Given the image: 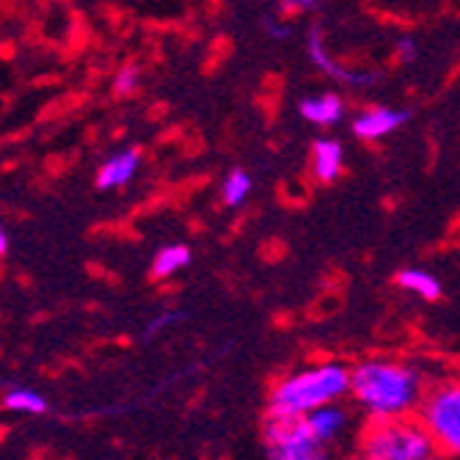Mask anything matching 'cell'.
<instances>
[{"label":"cell","instance_id":"44dd1931","mask_svg":"<svg viewBox=\"0 0 460 460\" xmlns=\"http://www.w3.org/2000/svg\"><path fill=\"white\" fill-rule=\"evenodd\" d=\"M6 251V234H4V229H0V254Z\"/></svg>","mask_w":460,"mask_h":460},{"label":"cell","instance_id":"ffe728a7","mask_svg":"<svg viewBox=\"0 0 460 460\" xmlns=\"http://www.w3.org/2000/svg\"><path fill=\"white\" fill-rule=\"evenodd\" d=\"M289 6H296V9H314L320 0H287Z\"/></svg>","mask_w":460,"mask_h":460},{"label":"cell","instance_id":"5b68a950","mask_svg":"<svg viewBox=\"0 0 460 460\" xmlns=\"http://www.w3.org/2000/svg\"><path fill=\"white\" fill-rule=\"evenodd\" d=\"M265 449L270 460H331L328 447L320 444L304 420L265 422Z\"/></svg>","mask_w":460,"mask_h":460},{"label":"cell","instance_id":"7a4b0ae2","mask_svg":"<svg viewBox=\"0 0 460 460\" xmlns=\"http://www.w3.org/2000/svg\"><path fill=\"white\" fill-rule=\"evenodd\" d=\"M350 394V369L337 361L306 367L284 378L268 402L270 420H304L320 405L340 402Z\"/></svg>","mask_w":460,"mask_h":460},{"label":"cell","instance_id":"4fadbf2b","mask_svg":"<svg viewBox=\"0 0 460 460\" xmlns=\"http://www.w3.org/2000/svg\"><path fill=\"white\" fill-rule=\"evenodd\" d=\"M188 262H190V251L185 245H169V248H163L160 254L155 257L152 276L155 279H165V276L177 273L180 268H185Z\"/></svg>","mask_w":460,"mask_h":460},{"label":"cell","instance_id":"7c38bea8","mask_svg":"<svg viewBox=\"0 0 460 460\" xmlns=\"http://www.w3.org/2000/svg\"><path fill=\"white\" fill-rule=\"evenodd\" d=\"M397 284L413 296H420L425 301H438L441 298V284L436 276H430L428 270H420V268H408V270H400L397 273Z\"/></svg>","mask_w":460,"mask_h":460},{"label":"cell","instance_id":"8992f818","mask_svg":"<svg viewBox=\"0 0 460 460\" xmlns=\"http://www.w3.org/2000/svg\"><path fill=\"white\" fill-rule=\"evenodd\" d=\"M304 422L320 444L331 447V444L342 441V436L350 430V411L342 405V400L328 402V405H320L312 413H306Z\"/></svg>","mask_w":460,"mask_h":460},{"label":"cell","instance_id":"7402d4cb","mask_svg":"<svg viewBox=\"0 0 460 460\" xmlns=\"http://www.w3.org/2000/svg\"><path fill=\"white\" fill-rule=\"evenodd\" d=\"M428 460H452V457H447V455H438V452H436V455H430Z\"/></svg>","mask_w":460,"mask_h":460},{"label":"cell","instance_id":"e0dca14e","mask_svg":"<svg viewBox=\"0 0 460 460\" xmlns=\"http://www.w3.org/2000/svg\"><path fill=\"white\" fill-rule=\"evenodd\" d=\"M397 58L402 61V64H411L413 58H416V45H413V39H400L397 41Z\"/></svg>","mask_w":460,"mask_h":460},{"label":"cell","instance_id":"30bf717a","mask_svg":"<svg viewBox=\"0 0 460 460\" xmlns=\"http://www.w3.org/2000/svg\"><path fill=\"white\" fill-rule=\"evenodd\" d=\"M345 113V102L340 94H320V97H312V100H304L301 102V116L312 124H320V128H331V124H337Z\"/></svg>","mask_w":460,"mask_h":460},{"label":"cell","instance_id":"52a82bcc","mask_svg":"<svg viewBox=\"0 0 460 460\" xmlns=\"http://www.w3.org/2000/svg\"><path fill=\"white\" fill-rule=\"evenodd\" d=\"M309 56L314 61V66H320L325 75L337 77L340 83H348V86H372V83H378V75L372 72H356V69H342L337 61H333L323 45V33L320 28H312L309 33Z\"/></svg>","mask_w":460,"mask_h":460},{"label":"cell","instance_id":"2e32d148","mask_svg":"<svg viewBox=\"0 0 460 460\" xmlns=\"http://www.w3.org/2000/svg\"><path fill=\"white\" fill-rule=\"evenodd\" d=\"M177 320H182V314H177V312H165V314L155 317V320L146 325V337H152V333H157L160 328H165L169 323H177Z\"/></svg>","mask_w":460,"mask_h":460},{"label":"cell","instance_id":"9c48e42d","mask_svg":"<svg viewBox=\"0 0 460 460\" xmlns=\"http://www.w3.org/2000/svg\"><path fill=\"white\" fill-rule=\"evenodd\" d=\"M312 165H314V177L320 182H333L342 172V144L333 141V138H320L312 149Z\"/></svg>","mask_w":460,"mask_h":460},{"label":"cell","instance_id":"6da1fadb","mask_svg":"<svg viewBox=\"0 0 460 460\" xmlns=\"http://www.w3.org/2000/svg\"><path fill=\"white\" fill-rule=\"evenodd\" d=\"M350 394L372 422H389L420 411L425 384L411 364L375 358L350 369Z\"/></svg>","mask_w":460,"mask_h":460},{"label":"cell","instance_id":"5bb4252c","mask_svg":"<svg viewBox=\"0 0 460 460\" xmlns=\"http://www.w3.org/2000/svg\"><path fill=\"white\" fill-rule=\"evenodd\" d=\"M4 405L14 413H28V416H39L48 411V400L33 389H12L4 397Z\"/></svg>","mask_w":460,"mask_h":460},{"label":"cell","instance_id":"ac0fdd59","mask_svg":"<svg viewBox=\"0 0 460 460\" xmlns=\"http://www.w3.org/2000/svg\"><path fill=\"white\" fill-rule=\"evenodd\" d=\"M133 86H136V72H133V69H124V72L116 77V92H119V94H128V92H133Z\"/></svg>","mask_w":460,"mask_h":460},{"label":"cell","instance_id":"3957f363","mask_svg":"<svg viewBox=\"0 0 460 460\" xmlns=\"http://www.w3.org/2000/svg\"><path fill=\"white\" fill-rule=\"evenodd\" d=\"M430 455H436L433 438L411 416L372 422L358 447V460H428Z\"/></svg>","mask_w":460,"mask_h":460},{"label":"cell","instance_id":"d6986e66","mask_svg":"<svg viewBox=\"0 0 460 460\" xmlns=\"http://www.w3.org/2000/svg\"><path fill=\"white\" fill-rule=\"evenodd\" d=\"M265 28H268V31H270V33H273V36H276V39H284V36H287V33H289V31H287V28H281V25H279V22H270V20H268V22H265Z\"/></svg>","mask_w":460,"mask_h":460},{"label":"cell","instance_id":"277c9868","mask_svg":"<svg viewBox=\"0 0 460 460\" xmlns=\"http://www.w3.org/2000/svg\"><path fill=\"white\" fill-rule=\"evenodd\" d=\"M420 422L436 444V452L460 460V381L441 384L425 394Z\"/></svg>","mask_w":460,"mask_h":460},{"label":"cell","instance_id":"9a60e30c","mask_svg":"<svg viewBox=\"0 0 460 460\" xmlns=\"http://www.w3.org/2000/svg\"><path fill=\"white\" fill-rule=\"evenodd\" d=\"M248 190H251V177H248L243 169H234V172L229 174V180L224 182V201H226L229 207H237V204L248 196Z\"/></svg>","mask_w":460,"mask_h":460},{"label":"cell","instance_id":"8fae6325","mask_svg":"<svg viewBox=\"0 0 460 460\" xmlns=\"http://www.w3.org/2000/svg\"><path fill=\"white\" fill-rule=\"evenodd\" d=\"M136 165H138V152L136 149H128V152H121L116 157H111L105 165H102V172L97 177V185L105 190V188H116V185H124L133 172H136Z\"/></svg>","mask_w":460,"mask_h":460},{"label":"cell","instance_id":"ba28073f","mask_svg":"<svg viewBox=\"0 0 460 460\" xmlns=\"http://www.w3.org/2000/svg\"><path fill=\"white\" fill-rule=\"evenodd\" d=\"M411 119L408 111H394V108H369L364 111L356 121H353V133L364 141H375L384 138L392 130L402 128V124Z\"/></svg>","mask_w":460,"mask_h":460}]
</instances>
